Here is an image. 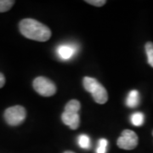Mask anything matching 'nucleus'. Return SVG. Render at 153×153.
<instances>
[{"instance_id": "7", "label": "nucleus", "mask_w": 153, "mask_h": 153, "mask_svg": "<svg viewBox=\"0 0 153 153\" xmlns=\"http://www.w3.org/2000/svg\"><path fill=\"white\" fill-rule=\"evenodd\" d=\"M75 49L71 45H60L57 49V53L61 59L63 60H69L75 54Z\"/></svg>"}, {"instance_id": "9", "label": "nucleus", "mask_w": 153, "mask_h": 153, "mask_svg": "<svg viewBox=\"0 0 153 153\" xmlns=\"http://www.w3.org/2000/svg\"><path fill=\"white\" fill-rule=\"evenodd\" d=\"M82 83H83V87L85 88V90L88 91V92H89L90 94L92 93L94 90L97 88L99 84H100L95 78L89 77V76H85L83 78Z\"/></svg>"}, {"instance_id": "19", "label": "nucleus", "mask_w": 153, "mask_h": 153, "mask_svg": "<svg viewBox=\"0 0 153 153\" xmlns=\"http://www.w3.org/2000/svg\"><path fill=\"white\" fill-rule=\"evenodd\" d=\"M152 135H153V131H152Z\"/></svg>"}, {"instance_id": "5", "label": "nucleus", "mask_w": 153, "mask_h": 153, "mask_svg": "<svg viewBox=\"0 0 153 153\" xmlns=\"http://www.w3.org/2000/svg\"><path fill=\"white\" fill-rule=\"evenodd\" d=\"M61 119L64 124L69 126V128L73 130L76 129L80 123V117L78 113H68L64 111L61 115Z\"/></svg>"}, {"instance_id": "8", "label": "nucleus", "mask_w": 153, "mask_h": 153, "mask_svg": "<svg viewBox=\"0 0 153 153\" xmlns=\"http://www.w3.org/2000/svg\"><path fill=\"white\" fill-rule=\"evenodd\" d=\"M140 103V94L137 90H131L126 100V105L127 106L130 107V108H134L138 106V105Z\"/></svg>"}, {"instance_id": "11", "label": "nucleus", "mask_w": 153, "mask_h": 153, "mask_svg": "<svg viewBox=\"0 0 153 153\" xmlns=\"http://www.w3.org/2000/svg\"><path fill=\"white\" fill-rule=\"evenodd\" d=\"M130 121H131L132 124L136 127H140V126L143 125L144 121H145V116L142 112H134V114L131 115L130 117Z\"/></svg>"}, {"instance_id": "6", "label": "nucleus", "mask_w": 153, "mask_h": 153, "mask_svg": "<svg viewBox=\"0 0 153 153\" xmlns=\"http://www.w3.org/2000/svg\"><path fill=\"white\" fill-rule=\"evenodd\" d=\"M91 94L93 96L94 101L97 102L98 104H105L107 101V100H108V94H107V91H106V89L100 83L99 84L97 88L91 93Z\"/></svg>"}, {"instance_id": "16", "label": "nucleus", "mask_w": 153, "mask_h": 153, "mask_svg": "<svg viewBox=\"0 0 153 153\" xmlns=\"http://www.w3.org/2000/svg\"><path fill=\"white\" fill-rule=\"evenodd\" d=\"M85 2L91 4V5L96 6V7H101V6L105 5L106 4L105 0H87Z\"/></svg>"}, {"instance_id": "2", "label": "nucleus", "mask_w": 153, "mask_h": 153, "mask_svg": "<svg viewBox=\"0 0 153 153\" xmlns=\"http://www.w3.org/2000/svg\"><path fill=\"white\" fill-rule=\"evenodd\" d=\"M27 117L26 109L22 105H15L9 107L4 111V119L10 126H18L22 124Z\"/></svg>"}, {"instance_id": "15", "label": "nucleus", "mask_w": 153, "mask_h": 153, "mask_svg": "<svg viewBox=\"0 0 153 153\" xmlns=\"http://www.w3.org/2000/svg\"><path fill=\"white\" fill-rule=\"evenodd\" d=\"M108 141L105 139H100L99 141L98 146L96 148V153H106Z\"/></svg>"}, {"instance_id": "4", "label": "nucleus", "mask_w": 153, "mask_h": 153, "mask_svg": "<svg viewBox=\"0 0 153 153\" xmlns=\"http://www.w3.org/2000/svg\"><path fill=\"white\" fill-rule=\"evenodd\" d=\"M117 146L123 150H133L138 146V136L132 130L125 129L117 139Z\"/></svg>"}, {"instance_id": "3", "label": "nucleus", "mask_w": 153, "mask_h": 153, "mask_svg": "<svg viewBox=\"0 0 153 153\" xmlns=\"http://www.w3.org/2000/svg\"><path fill=\"white\" fill-rule=\"evenodd\" d=\"M33 88L36 92L44 97L52 96L56 93L55 84L44 76H38L33 81Z\"/></svg>"}, {"instance_id": "12", "label": "nucleus", "mask_w": 153, "mask_h": 153, "mask_svg": "<svg viewBox=\"0 0 153 153\" xmlns=\"http://www.w3.org/2000/svg\"><path fill=\"white\" fill-rule=\"evenodd\" d=\"M146 53L147 55V61L149 65L153 67V43L152 42H147L145 46Z\"/></svg>"}, {"instance_id": "17", "label": "nucleus", "mask_w": 153, "mask_h": 153, "mask_svg": "<svg viewBox=\"0 0 153 153\" xmlns=\"http://www.w3.org/2000/svg\"><path fill=\"white\" fill-rule=\"evenodd\" d=\"M4 84H5V77L4 76V74L0 73V88L4 87Z\"/></svg>"}, {"instance_id": "10", "label": "nucleus", "mask_w": 153, "mask_h": 153, "mask_svg": "<svg viewBox=\"0 0 153 153\" xmlns=\"http://www.w3.org/2000/svg\"><path fill=\"white\" fill-rule=\"evenodd\" d=\"M81 108V104L76 100H71L65 106V112L68 113H78L79 110Z\"/></svg>"}, {"instance_id": "1", "label": "nucleus", "mask_w": 153, "mask_h": 153, "mask_svg": "<svg viewBox=\"0 0 153 153\" xmlns=\"http://www.w3.org/2000/svg\"><path fill=\"white\" fill-rule=\"evenodd\" d=\"M20 32L25 38L38 42H46L51 37V31L47 26L34 19L27 18L19 24Z\"/></svg>"}, {"instance_id": "18", "label": "nucleus", "mask_w": 153, "mask_h": 153, "mask_svg": "<svg viewBox=\"0 0 153 153\" xmlns=\"http://www.w3.org/2000/svg\"><path fill=\"white\" fill-rule=\"evenodd\" d=\"M64 153H74V152H70V151H67V152H65Z\"/></svg>"}, {"instance_id": "13", "label": "nucleus", "mask_w": 153, "mask_h": 153, "mask_svg": "<svg viewBox=\"0 0 153 153\" xmlns=\"http://www.w3.org/2000/svg\"><path fill=\"white\" fill-rule=\"evenodd\" d=\"M78 145L82 149L90 148V139L86 134H81L78 137Z\"/></svg>"}, {"instance_id": "14", "label": "nucleus", "mask_w": 153, "mask_h": 153, "mask_svg": "<svg viewBox=\"0 0 153 153\" xmlns=\"http://www.w3.org/2000/svg\"><path fill=\"white\" fill-rule=\"evenodd\" d=\"M15 4L13 0H0V13L7 12L10 10Z\"/></svg>"}]
</instances>
